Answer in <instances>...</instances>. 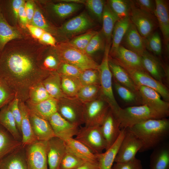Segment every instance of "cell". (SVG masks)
<instances>
[{"label": "cell", "instance_id": "31", "mask_svg": "<svg viewBox=\"0 0 169 169\" xmlns=\"http://www.w3.org/2000/svg\"><path fill=\"white\" fill-rule=\"evenodd\" d=\"M21 146V142L15 139L0 125V162Z\"/></svg>", "mask_w": 169, "mask_h": 169}, {"label": "cell", "instance_id": "7", "mask_svg": "<svg viewBox=\"0 0 169 169\" xmlns=\"http://www.w3.org/2000/svg\"><path fill=\"white\" fill-rule=\"evenodd\" d=\"M84 103L76 97L64 96L58 100L57 112L69 122L79 126L84 124Z\"/></svg>", "mask_w": 169, "mask_h": 169}, {"label": "cell", "instance_id": "54", "mask_svg": "<svg viewBox=\"0 0 169 169\" xmlns=\"http://www.w3.org/2000/svg\"><path fill=\"white\" fill-rule=\"evenodd\" d=\"M133 1L135 5L141 9L155 15L156 9L155 0H136Z\"/></svg>", "mask_w": 169, "mask_h": 169}, {"label": "cell", "instance_id": "13", "mask_svg": "<svg viewBox=\"0 0 169 169\" xmlns=\"http://www.w3.org/2000/svg\"><path fill=\"white\" fill-rule=\"evenodd\" d=\"M142 146L140 139L128 129H125V134L120 146L115 162H125L134 159Z\"/></svg>", "mask_w": 169, "mask_h": 169}, {"label": "cell", "instance_id": "29", "mask_svg": "<svg viewBox=\"0 0 169 169\" xmlns=\"http://www.w3.org/2000/svg\"><path fill=\"white\" fill-rule=\"evenodd\" d=\"M108 64L114 79L136 93L139 96L138 87L135 84L125 70L109 57Z\"/></svg>", "mask_w": 169, "mask_h": 169}, {"label": "cell", "instance_id": "1", "mask_svg": "<svg viewBox=\"0 0 169 169\" xmlns=\"http://www.w3.org/2000/svg\"><path fill=\"white\" fill-rule=\"evenodd\" d=\"M45 46L27 34L9 42L0 53V77L19 100L25 103L30 89L51 72L42 66Z\"/></svg>", "mask_w": 169, "mask_h": 169}, {"label": "cell", "instance_id": "21", "mask_svg": "<svg viewBox=\"0 0 169 169\" xmlns=\"http://www.w3.org/2000/svg\"><path fill=\"white\" fill-rule=\"evenodd\" d=\"M109 56L118 63L131 68L146 71L143 67L141 56L121 45L115 53L109 55Z\"/></svg>", "mask_w": 169, "mask_h": 169}, {"label": "cell", "instance_id": "60", "mask_svg": "<svg viewBox=\"0 0 169 169\" xmlns=\"http://www.w3.org/2000/svg\"></svg>", "mask_w": 169, "mask_h": 169}, {"label": "cell", "instance_id": "15", "mask_svg": "<svg viewBox=\"0 0 169 169\" xmlns=\"http://www.w3.org/2000/svg\"><path fill=\"white\" fill-rule=\"evenodd\" d=\"M67 149L64 141L57 137L47 141V156L49 169H59L61 161Z\"/></svg>", "mask_w": 169, "mask_h": 169}, {"label": "cell", "instance_id": "17", "mask_svg": "<svg viewBox=\"0 0 169 169\" xmlns=\"http://www.w3.org/2000/svg\"><path fill=\"white\" fill-rule=\"evenodd\" d=\"M155 13L163 38L165 47L167 52L169 49V12L167 1L156 0Z\"/></svg>", "mask_w": 169, "mask_h": 169}, {"label": "cell", "instance_id": "28", "mask_svg": "<svg viewBox=\"0 0 169 169\" xmlns=\"http://www.w3.org/2000/svg\"><path fill=\"white\" fill-rule=\"evenodd\" d=\"M0 169H29L24 148L22 146L3 158L0 162Z\"/></svg>", "mask_w": 169, "mask_h": 169}, {"label": "cell", "instance_id": "39", "mask_svg": "<svg viewBox=\"0 0 169 169\" xmlns=\"http://www.w3.org/2000/svg\"><path fill=\"white\" fill-rule=\"evenodd\" d=\"M107 3L119 20L129 16L131 0H110Z\"/></svg>", "mask_w": 169, "mask_h": 169}, {"label": "cell", "instance_id": "52", "mask_svg": "<svg viewBox=\"0 0 169 169\" xmlns=\"http://www.w3.org/2000/svg\"><path fill=\"white\" fill-rule=\"evenodd\" d=\"M19 102L18 99L15 96L14 99L8 104V105L14 118L17 128L21 134V116Z\"/></svg>", "mask_w": 169, "mask_h": 169}, {"label": "cell", "instance_id": "34", "mask_svg": "<svg viewBox=\"0 0 169 169\" xmlns=\"http://www.w3.org/2000/svg\"><path fill=\"white\" fill-rule=\"evenodd\" d=\"M131 21L129 16L118 20L115 23L112 34V45L109 55L115 53L120 46L128 28Z\"/></svg>", "mask_w": 169, "mask_h": 169}, {"label": "cell", "instance_id": "9", "mask_svg": "<svg viewBox=\"0 0 169 169\" xmlns=\"http://www.w3.org/2000/svg\"><path fill=\"white\" fill-rule=\"evenodd\" d=\"M74 139L87 146L95 154L106 150L107 145L100 126L81 127Z\"/></svg>", "mask_w": 169, "mask_h": 169}, {"label": "cell", "instance_id": "59", "mask_svg": "<svg viewBox=\"0 0 169 169\" xmlns=\"http://www.w3.org/2000/svg\"><path fill=\"white\" fill-rule=\"evenodd\" d=\"M75 169H99L98 164L86 162Z\"/></svg>", "mask_w": 169, "mask_h": 169}, {"label": "cell", "instance_id": "51", "mask_svg": "<svg viewBox=\"0 0 169 169\" xmlns=\"http://www.w3.org/2000/svg\"><path fill=\"white\" fill-rule=\"evenodd\" d=\"M82 70L73 65L61 62L56 72L60 75L78 77Z\"/></svg>", "mask_w": 169, "mask_h": 169}, {"label": "cell", "instance_id": "11", "mask_svg": "<svg viewBox=\"0 0 169 169\" xmlns=\"http://www.w3.org/2000/svg\"><path fill=\"white\" fill-rule=\"evenodd\" d=\"M110 109L108 103L101 96L84 103L85 126H101Z\"/></svg>", "mask_w": 169, "mask_h": 169}, {"label": "cell", "instance_id": "12", "mask_svg": "<svg viewBox=\"0 0 169 169\" xmlns=\"http://www.w3.org/2000/svg\"><path fill=\"white\" fill-rule=\"evenodd\" d=\"M24 147L29 169H48L47 141L37 140Z\"/></svg>", "mask_w": 169, "mask_h": 169}, {"label": "cell", "instance_id": "26", "mask_svg": "<svg viewBox=\"0 0 169 169\" xmlns=\"http://www.w3.org/2000/svg\"><path fill=\"white\" fill-rule=\"evenodd\" d=\"M150 156V169H169V144L164 142L154 148Z\"/></svg>", "mask_w": 169, "mask_h": 169}, {"label": "cell", "instance_id": "43", "mask_svg": "<svg viewBox=\"0 0 169 169\" xmlns=\"http://www.w3.org/2000/svg\"><path fill=\"white\" fill-rule=\"evenodd\" d=\"M105 43V39L101 31L98 32L90 40L84 52L90 56L100 50L104 49Z\"/></svg>", "mask_w": 169, "mask_h": 169}, {"label": "cell", "instance_id": "58", "mask_svg": "<svg viewBox=\"0 0 169 169\" xmlns=\"http://www.w3.org/2000/svg\"><path fill=\"white\" fill-rule=\"evenodd\" d=\"M25 3L21 6L19 8L18 17V20L22 27L23 28H26V26L28 24V22L25 9Z\"/></svg>", "mask_w": 169, "mask_h": 169}, {"label": "cell", "instance_id": "3", "mask_svg": "<svg viewBox=\"0 0 169 169\" xmlns=\"http://www.w3.org/2000/svg\"><path fill=\"white\" fill-rule=\"evenodd\" d=\"M168 116L146 105L121 108L115 117L120 129L131 128L144 121L152 119L166 118Z\"/></svg>", "mask_w": 169, "mask_h": 169}, {"label": "cell", "instance_id": "4", "mask_svg": "<svg viewBox=\"0 0 169 169\" xmlns=\"http://www.w3.org/2000/svg\"><path fill=\"white\" fill-rule=\"evenodd\" d=\"M110 45L105 43L103 58L98 70L100 76L101 96L108 103L115 117L121 107L117 102L113 91L112 75L108 64Z\"/></svg>", "mask_w": 169, "mask_h": 169}, {"label": "cell", "instance_id": "20", "mask_svg": "<svg viewBox=\"0 0 169 169\" xmlns=\"http://www.w3.org/2000/svg\"><path fill=\"white\" fill-rule=\"evenodd\" d=\"M120 45L140 56L146 50L143 38L131 21Z\"/></svg>", "mask_w": 169, "mask_h": 169}, {"label": "cell", "instance_id": "10", "mask_svg": "<svg viewBox=\"0 0 169 169\" xmlns=\"http://www.w3.org/2000/svg\"><path fill=\"white\" fill-rule=\"evenodd\" d=\"M117 63L125 70L137 87L144 86L151 88L157 92L164 100L169 101V90L163 83L155 79L145 71L131 68Z\"/></svg>", "mask_w": 169, "mask_h": 169}, {"label": "cell", "instance_id": "42", "mask_svg": "<svg viewBox=\"0 0 169 169\" xmlns=\"http://www.w3.org/2000/svg\"><path fill=\"white\" fill-rule=\"evenodd\" d=\"M55 35L56 28L47 21L41 11L35 7L34 14L30 24Z\"/></svg>", "mask_w": 169, "mask_h": 169}, {"label": "cell", "instance_id": "57", "mask_svg": "<svg viewBox=\"0 0 169 169\" xmlns=\"http://www.w3.org/2000/svg\"><path fill=\"white\" fill-rule=\"evenodd\" d=\"M24 7L28 24H30L34 13L35 6L34 2L30 1H25Z\"/></svg>", "mask_w": 169, "mask_h": 169}, {"label": "cell", "instance_id": "56", "mask_svg": "<svg viewBox=\"0 0 169 169\" xmlns=\"http://www.w3.org/2000/svg\"><path fill=\"white\" fill-rule=\"evenodd\" d=\"M39 41L45 45L54 47L57 44L56 40L51 33L46 31L43 33Z\"/></svg>", "mask_w": 169, "mask_h": 169}, {"label": "cell", "instance_id": "8", "mask_svg": "<svg viewBox=\"0 0 169 169\" xmlns=\"http://www.w3.org/2000/svg\"><path fill=\"white\" fill-rule=\"evenodd\" d=\"M129 17L142 37L145 39L154 32L158 27L155 15L141 9L131 0Z\"/></svg>", "mask_w": 169, "mask_h": 169}, {"label": "cell", "instance_id": "18", "mask_svg": "<svg viewBox=\"0 0 169 169\" xmlns=\"http://www.w3.org/2000/svg\"><path fill=\"white\" fill-rule=\"evenodd\" d=\"M28 112L32 131L38 140L47 141L55 136L48 120L38 115L28 108Z\"/></svg>", "mask_w": 169, "mask_h": 169}, {"label": "cell", "instance_id": "44", "mask_svg": "<svg viewBox=\"0 0 169 169\" xmlns=\"http://www.w3.org/2000/svg\"><path fill=\"white\" fill-rule=\"evenodd\" d=\"M144 40L146 50L151 52L155 56H158L161 54L162 49L161 40L158 32H154Z\"/></svg>", "mask_w": 169, "mask_h": 169}, {"label": "cell", "instance_id": "48", "mask_svg": "<svg viewBox=\"0 0 169 169\" xmlns=\"http://www.w3.org/2000/svg\"><path fill=\"white\" fill-rule=\"evenodd\" d=\"M105 3L103 0H87L85 1L84 3L90 13L101 24Z\"/></svg>", "mask_w": 169, "mask_h": 169}, {"label": "cell", "instance_id": "47", "mask_svg": "<svg viewBox=\"0 0 169 169\" xmlns=\"http://www.w3.org/2000/svg\"><path fill=\"white\" fill-rule=\"evenodd\" d=\"M114 85L116 92L123 100L129 103L136 102L141 104L139 96L137 94L121 84L115 79Z\"/></svg>", "mask_w": 169, "mask_h": 169}, {"label": "cell", "instance_id": "27", "mask_svg": "<svg viewBox=\"0 0 169 169\" xmlns=\"http://www.w3.org/2000/svg\"><path fill=\"white\" fill-rule=\"evenodd\" d=\"M19 105L21 116V134L22 146L24 147L38 140L32 129L27 106L25 102L20 100H19Z\"/></svg>", "mask_w": 169, "mask_h": 169}, {"label": "cell", "instance_id": "38", "mask_svg": "<svg viewBox=\"0 0 169 169\" xmlns=\"http://www.w3.org/2000/svg\"><path fill=\"white\" fill-rule=\"evenodd\" d=\"M101 96L100 85L82 86L76 97L84 103L93 100Z\"/></svg>", "mask_w": 169, "mask_h": 169}, {"label": "cell", "instance_id": "41", "mask_svg": "<svg viewBox=\"0 0 169 169\" xmlns=\"http://www.w3.org/2000/svg\"><path fill=\"white\" fill-rule=\"evenodd\" d=\"M51 98L42 82L30 89L29 99L27 101L32 104H37Z\"/></svg>", "mask_w": 169, "mask_h": 169}, {"label": "cell", "instance_id": "19", "mask_svg": "<svg viewBox=\"0 0 169 169\" xmlns=\"http://www.w3.org/2000/svg\"><path fill=\"white\" fill-rule=\"evenodd\" d=\"M141 57L145 70L155 79L163 83L165 78H168V72L159 60L147 50Z\"/></svg>", "mask_w": 169, "mask_h": 169}, {"label": "cell", "instance_id": "5", "mask_svg": "<svg viewBox=\"0 0 169 169\" xmlns=\"http://www.w3.org/2000/svg\"><path fill=\"white\" fill-rule=\"evenodd\" d=\"M53 49L61 62L73 65L81 70L98 69L99 64L90 56L65 42L59 43Z\"/></svg>", "mask_w": 169, "mask_h": 169}, {"label": "cell", "instance_id": "32", "mask_svg": "<svg viewBox=\"0 0 169 169\" xmlns=\"http://www.w3.org/2000/svg\"><path fill=\"white\" fill-rule=\"evenodd\" d=\"M83 4L72 2H62L50 3L48 8L50 12L57 18L65 19L80 10Z\"/></svg>", "mask_w": 169, "mask_h": 169}, {"label": "cell", "instance_id": "6", "mask_svg": "<svg viewBox=\"0 0 169 169\" xmlns=\"http://www.w3.org/2000/svg\"><path fill=\"white\" fill-rule=\"evenodd\" d=\"M94 25L89 15L83 12L56 28L55 36L65 42L74 36L90 30Z\"/></svg>", "mask_w": 169, "mask_h": 169}, {"label": "cell", "instance_id": "37", "mask_svg": "<svg viewBox=\"0 0 169 169\" xmlns=\"http://www.w3.org/2000/svg\"><path fill=\"white\" fill-rule=\"evenodd\" d=\"M61 88L63 93L66 96L74 97L82 85L78 77L60 75Z\"/></svg>", "mask_w": 169, "mask_h": 169}, {"label": "cell", "instance_id": "45", "mask_svg": "<svg viewBox=\"0 0 169 169\" xmlns=\"http://www.w3.org/2000/svg\"><path fill=\"white\" fill-rule=\"evenodd\" d=\"M97 32L95 31H90L70 40L64 42L74 48L84 52L90 40Z\"/></svg>", "mask_w": 169, "mask_h": 169}, {"label": "cell", "instance_id": "30", "mask_svg": "<svg viewBox=\"0 0 169 169\" xmlns=\"http://www.w3.org/2000/svg\"><path fill=\"white\" fill-rule=\"evenodd\" d=\"M25 103L31 111L47 120L57 112L58 100L53 98L37 104H32L28 101Z\"/></svg>", "mask_w": 169, "mask_h": 169}, {"label": "cell", "instance_id": "55", "mask_svg": "<svg viewBox=\"0 0 169 169\" xmlns=\"http://www.w3.org/2000/svg\"><path fill=\"white\" fill-rule=\"evenodd\" d=\"M26 28L28 30L32 38L39 41L45 31L38 27L29 24L26 25Z\"/></svg>", "mask_w": 169, "mask_h": 169}, {"label": "cell", "instance_id": "23", "mask_svg": "<svg viewBox=\"0 0 169 169\" xmlns=\"http://www.w3.org/2000/svg\"><path fill=\"white\" fill-rule=\"evenodd\" d=\"M27 35L20 29L8 23L3 15L0 7V53L9 42L23 38Z\"/></svg>", "mask_w": 169, "mask_h": 169}, {"label": "cell", "instance_id": "50", "mask_svg": "<svg viewBox=\"0 0 169 169\" xmlns=\"http://www.w3.org/2000/svg\"><path fill=\"white\" fill-rule=\"evenodd\" d=\"M15 96L14 92L0 77V110L8 104Z\"/></svg>", "mask_w": 169, "mask_h": 169}, {"label": "cell", "instance_id": "35", "mask_svg": "<svg viewBox=\"0 0 169 169\" xmlns=\"http://www.w3.org/2000/svg\"><path fill=\"white\" fill-rule=\"evenodd\" d=\"M0 125L17 140L21 142L22 136L8 104L0 110Z\"/></svg>", "mask_w": 169, "mask_h": 169}, {"label": "cell", "instance_id": "24", "mask_svg": "<svg viewBox=\"0 0 169 169\" xmlns=\"http://www.w3.org/2000/svg\"><path fill=\"white\" fill-rule=\"evenodd\" d=\"M125 132V129H121L119 136L114 143L105 152L96 154L99 169H112Z\"/></svg>", "mask_w": 169, "mask_h": 169}, {"label": "cell", "instance_id": "46", "mask_svg": "<svg viewBox=\"0 0 169 169\" xmlns=\"http://www.w3.org/2000/svg\"><path fill=\"white\" fill-rule=\"evenodd\" d=\"M78 78L82 86L100 85V76L98 69H87L82 70Z\"/></svg>", "mask_w": 169, "mask_h": 169}, {"label": "cell", "instance_id": "53", "mask_svg": "<svg viewBox=\"0 0 169 169\" xmlns=\"http://www.w3.org/2000/svg\"><path fill=\"white\" fill-rule=\"evenodd\" d=\"M141 160L136 157L129 161L115 162L112 169H142Z\"/></svg>", "mask_w": 169, "mask_h": 169}, {"label": "cell", "instance_id": "40", "mask_svg": "<svg viewBox=\"0 0 169 169\" xmlns=\"http://www.w3.org/2000/svg\"><path fill=\"white\" fill-rule=\"evenodd\" d=\"M46 49L42 57V67L49 72L57 71L61 62L53 49L48 52H46Z\"/></svg>", "mask_w": 169, "mask_h": 169}, {"label": "cell", "instance_id": "22", "mask_svg": "<svg viewBox=\"0 0 169 169\" xmlns=\"http://www.w3.org/2000/svg\"><path fill=\"white\" fill-rule=\"evenodd\" d=\"M100 127L106 143V150L115 141L119 136L121 131L120 123L110 109L109 110Z\"/></svg>", "mask_w": 169, "mask_h": 169}, {"label": "cell", "instance_id": "36", "mask_svg": "<svg viewBox=\"0 0 169 169\" xmlns=\"http://www.w3.org/2000/svg\"><path fill=\"white\" fill-rule=\"evenodd\" d=\"M42 82L52 98L58 100L65 96L61 89L60 76L56 71L51 72Z\"/></svg>", "mask_w": 169, "mask_h": 169}, {"label": "cell", "instance_id": "25", "mask_svg": "<svg viewBox=\"0 0 169 169\" xmlns=\"http://www.w3.org/2000/svg\"><path fill=\"white\" fill-rule=\"evenodd\" d=\"M62 140L69 151L86 162L98 164L96 154L83 143L73 138Z\"/></svg>", "mask_w": 169, "mask_h": 169}, {"label": "cell", "instance_id": "2", "mask_svg": "<svg viewBox=\"0 0 169 169\" xmlns=\"http://www.w3.org/2000/svg\"><path fill=\"white\" fill-rule=\"evenodd\" d=\"M141 141L139 152L153 149L162 143L169 134V120L166 118L148 120L127 128Z\"/></svg>", "mask_w": 169, "mask_h": 169}, {"label": "cell", "instance_id": "33", "mask_svg": "<svg viewBox=\"0 0 169 169\" xmlns=\"http://www.w3.org/2000/svg\"><path fill=\"white\" fill-rule=\"evenodd\" d=\"M118 20L108 3H105L102 15V28L101 31L105 38V43L111 44L113 30L115 23Z\"/></svg>", "mask_w": 169, "mask_h": 169}, {"label": "cell", "instance_id": "16", "mask_svg": "<svg viewBox=\"0 0 169 169\" xmlns=\"http://www.w3.org/2000/svg\"><path fill=\"white\" fill-rule=\"evenodd\" d=\"M55 136L62 139L73 138L77 135L79 126L73 124L63 117L57 112L48 120Z\"/></svg>", "mask_w": 169, "mask_h": 169}, {"label": "cell", "instance_id": "14", "mask_svg": "<svg viewBox=\"0 0 169 169\" xmlns=\"http://www.w3.org/2000/svg\"><path fill=\"white\" fill-rule=\"evenodd\" d=\"M140 103L168 116L169 103L162 100L160 95L149 87L141 86L138 87Z\"/></svg>", "mask_w": 169, "mask_h": 169}, {"label": "cell", "instance_id": "49", "mask_svg": "<svg viewBox=\"0 0 169 169\" xmlns=\"http://www.w3.org/2000/svg\"><path fill=\"white\" fill-rule=\"evenodd\" d=\"M85 162L67 149L60 162L59 169H75Z\"/></svg>", "mask_w": 169, "mask_h": 169}]
</instances>
